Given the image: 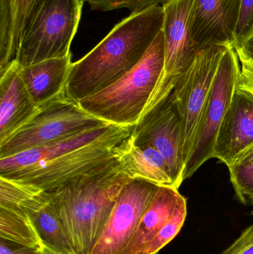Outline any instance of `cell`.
Segmentation results:
<instances>
[{"label":"cell","instance_id":"1","mask_svg":"<svg viewBox=\"0 0 253 254\" xmlns=\"http://www.w3.org/2000/svg\"><path fill=\"white\" fill-rule=\"evenodd\" d=\"M163 24L160 4L131 13L89 53L72 64L65 94L79 103L115 83L141 62Z\"/></svg>","mask_w":253,"mask_h":254},{"label":"cell","instance_id":"2","mask_svg":"<svg viewBox=\"0 0 253 254\" xmlns=\"http://www.w3.org/2000/svg\"><path fill=\"white\" fill-rule=\"evenodd\" d=\"M130 179L119 160L47 192L76 254L92 253Z\"/></svg>","mask_w":253,"mask_h":254},{"label":"cell","instance_id":"3","mask_svg":"<svg viewBox=\"0 0 253 254\" xmlns=\"http://www.w3.org/2000/svg\"><path fill=\"white\" fill-rule=\"evenodd\" d=\"M164 61V36L161 31L136 66L111 86L78 104L86 113L109 125L135 126L158 86Z\"/></svg>","mask_w":253,"mask_h":254},{"label":"cell","instance_id":"4","mask_svg":"<svg viewBox=\"0 0 253 254\" xmlns=\"http://www.w3.org/2000/svg\"><path fill=\"white\" fill-rule=\"evenodd\" d=\"M84 3L83 0H34L14 62L26 66L71 55Z\"/></svg>","mask_w":253,"mask_h":254},{"label":"cell","instance_id":"5","mask_svg":"<svg viewBox=\"0 0 253 254\" xmlns=\"http://www.w3.org/2000/svg\"><path fill=\"white\" fill-rule=\"evenodd\" d=\"M133 127L115 126L99 140L54 159L0 177L51 192L77 176L117 162L129 145Z\"/></svg>","mask_w":253,"mask_h":254},{"label":"cell","instance_id":"6","mask_svg":"<svg viewBox=\"0 0 253 254\" xmlns=\"http://www.w3.org/2000/svg\"><path fill=\"white\" fill-rule=\"evenodd\" d=\"M106 125L109 124L86 113L63 91L39 107L25 125L0 143V159Z\"/></svg>","mask_w":253,"mask_h":254},{"label":"cell","instance_id":"7","mask_svg":"<svg viewBox=\"0 0 253 254\" xmlns=\"http://www.w3.org/2000/svg\"><path fill=\"white\" fill-rule=\"evenodd\" d=\"M239 71L240 63L237 53L234 48H229L221 58L202 110L194 143L184 165V181L214 158V146L218 130L237 89Z\"/></svg>","mask_w":253,"mask_h":254},{"label":"cell","instance_id":"8","mask_svg":"<svg viewBox=\"0 0 253 254\" xmlns=\"http://www.w3.org/2000/svg\"><path fill=\"white\" fill-rule=\"evenodd\" d=\"M130 140L133 144L152 146L159 151L166 160L174 186L179 188L184 182L183 129L173 91L151 98L133 127Z\"/></svg>","mask_w":253,"mask_h":254},{"label":"cell","instance_id":"9","mask_svg":"<svg viewBox=\"0 0 253 254\" xmlns=\"http://www.w3.org/2000/svg\"><path fill=\"white\" fill-rule=\"evenodd\" d=\"M230 47L213 45L199 51L175 85L173 92L182 122L184 165L191 152L201 115L218 65Z\"/></svg>","mask_w":253,"mask_h":254},{"label":"cell","instance_id":"10","mask_svg":"<svg viewBox=\"0 0 253 254\" xmlns=\"http://www.w3.org/2000/svg\"><path fill=\"white\" fill-rule=\"evenodd\" d=\"M159 187L144 179H131L120 191L111 216L91 254H123Z\"/></svg>","mask_w":253,"mask_h":254},{"label":"cell","instance_id":"11","mask_svg":"<svg viewBox=\"0 0 253 254\" xmlns=\"http://www.w3.org/2000/svg\"><path fill=\"white\" fill-rule=\"evenodd\" d=\"M195 0H163L165 61L158 86L176 84L199 52L192 40L190 20Z\"/></svg>","mask_w":253,"mask_h":254},{"label":"cell","instance_id":"12","mask_svg":"<svg viewBox=\"0 0 253 254\" xmlns=\"http://www.w3.org/2000/svg\"><path fill=\"white\" fill-rule=\"evenodd\" d=\"M240 10L241 0H195L190 31L199 51L213 45L233 48Z\"/></svg>","mask_w":253,"mask_h":254},{"label":"cell","instance_id":"13","mask_svg":"<svg viewBox=\"0 0 253 254\" xmlns=\"http://www.w3.org/2000/svg\"><path fill=\"white\" fill-rule=\"evenodd\" d=\"M253 145V96L237 89L218 130L213 156L228 167Z\"/></svg>","mask_w":253,"mask_h":254},{"label":"cell","instance_id":"14","mask_svg":"<svg viewBox=\"0 0 253 254\" xmlns=\"http://www.w3.org/2000/svg\"><path fill=\"white\" fill-rule=\"evenodd\" d=\"M13 62L0 76V143L27 123L38 110Z\"/></svg>","mask_w":253,"mask_h":254},{"label":"cell","instance_id":"15","mask_svg":"<svg viewBox=\"0 0 253 254\" xmlns=\"http://www.w3.org/2000/svg\"><path fill=\"white\" fill-rule=\"evenodd\" d=\"M71 65V55L26 66L19 65V74L37 107L65 91Z\"/></svg>","mask_w":253,"mask_h":254},{"label":"cell","instance_id":"16","mask_svg":"<svg viewBox=\"0 0 253 254\" xmlns=\"http://www.w3.org/2000/svg\"><path fill=\"white\" fill-rule=\"evenodd\" d=\"M114 127L115 125H104L41 147L29 149L9 158H1L0 176H6L34 164L51 161L67 152L93 143L108 134Z\"/></svg>","mask_w":253,"mask_h":254},{"label":"cell","instance_id":"17","mask_svg":"<svg viewBox=\"0 0 253 254\" xmlns=\"http://www.w3.org/2000/svg\"><path fill=\"white\" fill-rule=\"evenodd\" d=\"M180 196L181 194L175 187H159L123 254H144L150 243L170 220Z\"/></svg>","mask_w":253,"mask_h":254},{"label":"cell","instance_id":"18","mask_svg":"<svg viewBox=\"0 0 253 254\" xmlns=\"http://www.w3.org/2000/svg\"><path fill=\"white\" fill-rule=\"evenodd\" d=\"M120 164L130 179H144L158 186L175 187L166 160L152 146H138L129 140L120 156Z\"/></svg>","mask_w":253,"mask_h":254},{"label":"cell","instance_id":"19","mask_svg":"<svg viewBox=\"0 0 253 254\" xmlns=\"http://www.w3.org/2000/svg\"><path fill=\"white\" fill-rule=\"evenodd\" d=\"M0 238L44 250L29 216L19 208L0 207Z\"/></svg>","mask_w":253,"mask_h":254},{"label":"cell","instance_id":"20","mask_svg":"<svg viewBox=\"0 0 253 254\" xmlns=\"http://www.w3.org/2000/svg\"><path fill=\"white\" fill-rule=\"evenodd\" d=\"M236 196L245 205L253 204V145L228 167Z\"/></svg>","mask_w":253,"mask_h":254},{"label":"cell","instance_id":"21","mask_svg":"<svg viewBox=\"0 0 253 254\" xmlns=\"http://www.w3.org/2000/svg\"><path fill=\"white\" fill-rule=\"evenodd\" d=\"M187 215V200L181 195L170 220L160 230L144 254H157L179 234Z\"/></svg>","mask_w":253,"mask_h":254},{"label":"cell","instance_id":"22","mask_svg":"<svg viewBox=\"0 0 253 254\" xmlns=\"http://www.w3.org/2000/svg\"><path fill=\"white\" fill-rule=\"evenodd\" d=\"M11 16L9 61L14 62L25 18L34 0H7Z\"/></svg>","mask_w":253,"mask_h":254},{"label":"cell","instance_id":"23","mask_svg":"<svg viewBox=\"0 0 253 254\" xmlns=\"http://www.w3.org/2000/svg\"><path fill=\"white\" fill-rule=\"evenodd\" d=\"M90 6L91 10L110 11L126 8L131 13L144 10L151 6L160 4L163 0H83Z\"/></svg>","mask_w":253,"mask_h":254},{"label":"cell","instance_id":"24","mask_svg":"<svg viewBox=\"0 0 253 254\" xmlns=\"http://www.w3.org/2000/svg\"><path fill=\"white\" fill-rule=\"evenodd\" d=\"M253 35V0H241L240 15L233 48L239 47Z\"/></svg>","mask_w":253,"mask_h":254},{"label":"cell","instance_id":"25","mask_svg":"<svg viewBox=\"0 0 253 254\" xmlns=\"http://www.w3.org/2000/svg\"><path fill=\"white\" fill-rule=\"evenodd\" d=\"M236 53L240 63L237 89L253 96V58L241 52Z\"/></svg>","mask_w":253,"mask_h":254},{"label":"cell","instance_id":"26","mask_svg":"<svg viewBox=\"0 0 253 254\" xmlns=\"http://www.w3.org/2000/svg\"><path fill=\"white\" fill-rule=\"evenodd\" d=\"M221 254H253V225L244 230L233 244Z\"/></svg>","mask_w":253,"mask_h":254},{"label":"cell","instance_id":"27","mask_svg":"<svg viewBox=\"0 0 253 254\" xmlns=\"http://www.w3.org/2000/svg\"><path fill=\"white\" fill-rule=\"evenodd\" d=\"M0 254H43L38 248L28 247L0 238Z\"/></svg>","mask_w":253,"mask_h":254},{"label":"cell","instance_id":"28","mask_svg":"<svg viewBox=\"0 0 253 254\" xmlns=\"http://www.w3.org/2000/svg\"><path fill=\"white\" fill-rule=\"evenodd\" d=\"M234 49L236 52H241L253 58V35L243 45Z\"/></svg>","mask_w":253,"mask_h":254},{"label":"cell","instance_id":"29","mask_svg":"<svg viewBox=\"0 0 253 254\" xmlns=\"http://www.w3.org/2000/svg\"><path fill=\"white\" fill-rule=\"evenodd\" d=\"M43 254H54L52 253V252H49V251L48 250H43Z\"/></svg>","mask_w":253,"mask_h":254},{"label":"cell","instance_id":"30","mask_svg":"<svg viewBox=\"0 0 253 254\" xmlns=\"http://www.w3.org/2000/svg\"><path fill=\"white\" fill-rule=\"evenodd\" d=\"M252 214L253 215V211H252Z\"/></svg>","mask_w":253,"mask_h":254}]
</instances>
